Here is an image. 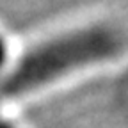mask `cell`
Here are the masks:
<instances>
[{
  "label": "cell",
  "instance_id": "6da1fadb",
  "mask_svg": "<svg viewBox=\"0 0 128 128\" xmlns=\"http://www.w3.org/2000/svg\"><path fill=\"white\" fill-rule=\"evenodd\" d=\"M126 48V36L105 20L59 28L14 57L0 78V100L23 102L71 78L118 59Z\"/></svg>",
  "mask_w": 128,
  "mask_h": 128
},
{
  "label": "cell",
  "instance_id": "7a4b0ae2",
  "mask_svg": "<svg viewBox=\"0 0 128 128\" xmlns=\"http://www.w3.org/2000/svg\"><path fill=\"white\" fill-rule=\"evenodd\" d=\"M14 62V57L11 54V46H9V41L7 38L4 36V32L0 30V78H2L12 66Z\"/></svg>",
  "mask_w": 128,
  "mask_h": 128
}]
</instances>
